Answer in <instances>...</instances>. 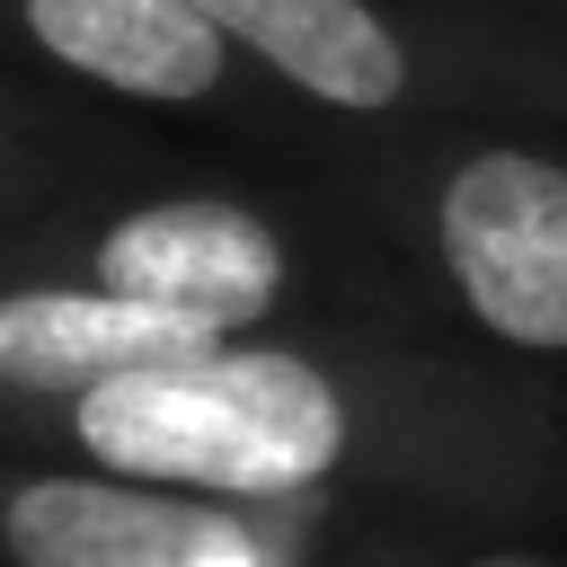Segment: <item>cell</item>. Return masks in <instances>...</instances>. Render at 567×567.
I'll list each match as a JSON object with an SVG mask.
<instances>
[{"label":"cell","instance_id":"cell-1","mask_svg":"<svg viewBox=\"0 0 567 567\" xmlns=\"http://www.w3.org/2000/svg\"><path fill=\"white\" fill-rule=\"evenodd\" d=\"M0 452L275 514H532L567 478V425L514 363H461L416 328H257L115 372Z\"/></svg>","mask_w":567,"mask_h":567},{"label":"cell","instance_id":"cell-2","mask_svg":"<svg viewBox=\"0 0 567 567\" xmlns=\"http://www.w3.org/2000/svg\"><path fill=\"white\" fill-rule=\"evenodd\" d=\"M0 275L89 284V292L195 319L213 337L390 319L381 301L399 292L354 239L292 221L284 204L239 195V186H159L97 213L0 221Z\"/></svg>","mask_w":567,"mask_h":567},{"label":"cell","instance_id":"cell-3","mask_svg":"<svg viewBox=\"0 0 567 567\" xmlns=\"http://www.w3.org/2000/svg\"><path fill=\"white\" fill-rule=\"evenodd\" d=\"M275 106L443 133L567 115V35L470 0H195Z\"/></svg>","mask_w":567,"mask_h":567},{"label":"cell","instance_id":"cell-4","mask_svg":"<svg viewBox=\"0 0 567 567\" xmlns=\"http://www.w3.org/2000/svg\"><path fill=\"white\" fill-rule=\"evenodd\" d=\"M408 177L399 221L443 310L514 372L567 363V151L523 124H443Z\"/></svg>","mask_w":567,"mask_h":567},{"label":"cell","instance_id":"cell-5","mask_svg":"<svg viewBox=\"0 0 567 567\" xmlns=\"http://www.w3.org/2000/svg\"><path fill=\"white\" fill-rule=\"evenodd\" d=\"M337 514H275L0 452V567H328Z\"/></svg>","mask_w":567,"mask_h":567},{"label":"cell","instance_id":"cell-6","mask_svg":"<svg viewBox=\"0 0 567 567\" xmlns=\"http://www.w3.org/2000/svg\"><path fill=\"white\" fill-rule=\"evenodd\" d=\"M0 27L62 80L124 106L204 115V106L275 97L195 0H0Z\"/></svg>","mask_w":567,"mask_h":567},{"label":"cell","instance_id":"cell-7","mask_svg":"<svg viewBox=\"0 0 567 567\" xmlns=\"http://www.w3.org/2000/svg\"><path fill=\"white\" fill-rule=\"evenodd\" d=\"M328 567H567L540 540H461L452 514H337Z\"/></svg>","mask_w":567,"mask_h":567},{"label":"cell","instance_id":"cell-8","mask_svg":"<svg viewBox=\"0 0 567 567\" xmlns=\"http://www.w3.org/2000/svg\"><path fill=\"white\" fill-rule=\"evenodd\" d=\"M470 9H496V18H523V27L567 35V0H470Z\"/></svg>","mask_w":567,"mask_h":567},{"label":"cell","instance_id":"cell-9","mask_svg":"<svg viewBox=\"0 0 567 567\" xmlns=\"http://www.w3.org/2000/svg\"><path fill=\"white\" fill-rule=\"evenodd\" d=\"M9 177H18V168H9V151H0V195H9Z\"/></svg>","mask_w":567,"mask_h":567}]
</instances>
